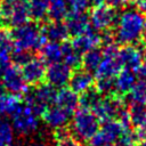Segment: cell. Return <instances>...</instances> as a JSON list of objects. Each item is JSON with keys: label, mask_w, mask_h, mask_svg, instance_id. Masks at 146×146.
<instances>
[{"label": "cell", "mask_w": 146, "mask_h": 146, "mask_svg": "<svg viewBox=\"0 0 146 146\" xmlns=\"http://www.w3.org/2000/svg\"><path fill=\"white\" fill-rule=\"evenodd\" d=\"M1 81L5 87V90L8 94L22 96L27 89V83L25 82L21 70L17 65H9L1 75Z\"/></svg>", "instance_id": "9"}, {"label": "cell", "mask_w": 146, "mask_h": 146, "mask_svg": "<svg viewBox=\"0 0 146 146\" xmlns=\"http://www.w3.org/2000/svg\"><path fill=\"white\" fill-rule=\"evenodd\" d=\"M100 120L90 110L80 108L74 112L71 124V133L79 141H89L99 129Z\"/></svg>", "instance_id": "4"}, {"label": "cell", "mask_w": 146, "mask_h": 146, "mask_svg": "<svg viewBox=\"0 0 146 146\" xmlns=\"http://www.w3.org/2000/svg\"><path fill=\"white\" fill-rule=\"evenodd\" d=\"M48 2L49 0H27L30 18L35 22L44 19L48 13Z\"/></svg>", "instance_id": "26"}, {"label": "cell", "mask_w": 146, "mask_h": 146, "mask_svg": "<svg viewBox=\"0 0 146 146\" xmlns=\"http://www.w3.org/2000/svg\"><path fill=\"white\" fill-rule=\"evenodd\" d=\"M46 63L38 57H31L25 64L22 65L21 72L27 84H39L44 79L46 74Z\"/></svg>", "instance_id": "11"}, {"label": "cell", "mask_w": 146, "mask_h": 146, "mask_svg": "<svg viewBox=\"0 0 146 146\" xmlns=\"http://www.w3.org/2000/svg\"><path fill=\"white\" fill-rule=\"evenodd\" d=\"M29 146H47V145H46V144H43V143H40V141H35V143L30 144Z\"/></svg>", "instance_id": "41"}, {"label": "cell", "mask_w": 146, "mask_h": 146, "mask_svg": "<svg viewBox=\"0 0 146 146\" xmlns=\"http://www.w3.org/2000/svg\"><path fill=\"white\" fill-rule=\"evenodd\" d=\"M135 146H146V139H141V141L137 143Z\"/></svg>", "instance_id": "43"}, {"label": "cell", "mask_w": 146, "mask_h": 146, "mask_svg": "<svg viewBox=\"0 0 146 146\" xmlns=\"http://www.w3.org/2000/svg\"><path fill=\"white\" fill-rule=\"evenodd\" d=\"M13 41L10 33L7 30H0V57L11 60Z\"/></svg>", "instance_id": "29"}, {"label": "cell", "mask_w": 146, "mask_h": 146, "mask_svg": "<svg viewBox=\"0 0 146 146\" xmlns=\"http://www.w3.org/2000/svg\"><path fill=\"white\" fill-rule=\"evenodd\" d=\"M5 87H3V84H2V81H1V79H0V95H2V94H5Z\"/></svg>", "instance_id": "42"}, {"label": "cell", "mask_w": 146, "mask_h": 146, "mask_svg": "<svg viewBox=\"0 0 146 146\" xmlns=\"http://www.w3.org/2000/svg\"><path fill=\"white\" fill-rule=\"evenodd\" d=\"M122 68L117 56H104L96 68L95 78L96 79H103V78H115L116 74Z\"/></svg>", "instance_id": "18"}, {"label": "cell", "mask_w": 146, "mask_h": 146, "mask_svg": "<svg viewBox=\"0 0 146 146\" xmlns=\"http://www.w3.org/2000/svg\"><path fill=\"white\" fill-rule=\"evenodd\" d=\"M117 59L123 68L136 71L143 64V51L135 44H125L119 49Z\"/></svg>", "instance_id": "12"}, {"label": "cell", "mask_w": 146, "mask_h": 146, "mask_svg": "<svg viewBox=\"0 0 146 146\" xmlns=\"http://www.w3.org/2000/svg\"><path fill=\"white\" fill-rule=\"evenodd\" d=\"M1 24H2V23H1V21H0V25H1Z\"/></svg>", "instance_id": "47"}, {"label": "cell", "mask_w": 146, "mask_h": 146, "mask_svg": "<svg viewBox=\"0 0 146 146\" xmlns=\"http://www.w3.org/2000/svg\"><path fill=\"white\" fill-rule=\"evenodd\" d=\"M124 128L116 119L104 121L97 132L90 138V146H103L108 143H114L119 139Z\"/></svg>", "instance_id": "7"}, {"label": "cell", "mask_w": 146, "mask_h": 146, "mask_svg": "<svg viewBox=\"0 0 146 146\" xmlns=\"http://www.w3.org/2000/svg\"><path fill=\"white\" fill-rule=\"evenodd\" d=\"M10 36L14 49L26 51L39 50L47 41L41 31V27L29 22L19 26H15L10 32Z\"/></svg>", "instance_id": "2"}, {"label": "cell", "mask_w": 146, "mask_h": 146, "mask_svg": "<svg viewBox=\"0 0 146 146\" xmlns=\"http://www.w3.org/2000/svg\"><path fill=\"white\" fill-rule=\"evenodd\" d=\"M68 14L66 0H49L47 17L50 21H63Z\"/></svg>", "instance_id": "25"}, {"label": "cell", "mask_w": 146, "mask_h": 146, "mask_svg": "<svg viewBox=\"0 0 146 146\" xmlns=\"http://www.w3.org/2000/svg\"><path fill=\"white\" fill-rule=\"evenodd\" d=\"M125 102L128 104H146V81L137 80L132 88L125 94Z\"/></svg>", "instance_id": "23"}, {"label": "cell", "mask_w": 146, "mask_h": 146, "mask_svg": "<svg viewBox=\"0 0 146 146\" xmlns=\"http://www.w3.org/2000/svg\"><path fill=\"white\" fill-rule=\"evenodd\" d=\"M124 108V103L116 95H107L102 97L98 104L92 108L95 115L103 121L116 119L120 112Z\"/></svg>", "instance_id": "8"}, {"label": "cell", "mask_w": 146, "mask_h": 146, "mask_svg": "<svg viewBox=\"0 0 146 146\" xmlns=\"http://www.w3.org/2000/svg\"><path fill=\"white\" fill-rule=\"evenodd\" d=\"M102 97H103V95L97 89H94L91 87L90 89H88L84 92L80 94V97H79V106L81 108H86V110L92 111V108L98 104V102L100 100Z\"/></svg>", "instance_id": "27"}, {"label": "cell", "mask_w": 146, "mask_h": 146, "mask_svg": "<svg viewBox=\"0 0 146 146\" xmlns=\"http://www.w3.org/2000/svg\"><path fill=\"white\" fill-rule=\"evenodd\" d=\"M102 58H103L102 49H99V47H95V48L86 51L84 54H82L81 65L83 66L84 70H87L90 73H92L98 67Z\"/></svg>", "instance_id": "24"}, {"label": "cell", "mask_w": 146, "mask_h": 146, "mask_svg": "<svg viewBox=\"0 0 146 146\" xmlns=\"http://www.w3.org/2000/svg\"><path fill=\"white\" fill-rule=\"evenodd\" d=\"M0 3H1V0H0Z\"/></svg>", "instance_id": "48"}, {"label": "cell", "mask_w": 146, "mask_h": 146, "mask_svg": "<svg viewBox=\"0 0 146 146\" xmlns=\"http://www.w3.org/2000/svg\"><path fill=\"white\" fill-rule=\"evenodd\" d=\"M10 57H11V60L15 63V65L22 66L23 64H25L32 57V54H31V51L21 50V49H14L13 48Z\"/></svg>", "instance_id": "33"}, {"label": "cell", "mask_w": 146, "mask_h": 146, "mask_svg": "<svg viewBox=\"0 0 146 146\" xmlns=\"http://www.w3.org/2000/svg\"><path fill=\"white\" fill-rule=\"evenodd\" d=\"M96 89L102 95H115L114 89V78H103L96 79Z\"/></svg>", "instance_id": "31"}, {"label": "cell", "mask_w": 146, "mask_h": 146, "mask_svg": "<svg viewBox=\"0 0 146 146\" xmlns=\"http://www.w3.org/2000/svg\"><path fill=\"white\" fill-rule=\"evenodd\" d=\"M7 146H14V145H13V144H9V145H7Z\"/></svg>", "instance_id": "46"}, {"label": "cell", "mask_w": 146, "mask_h": 146, "mask_svg": "<svg viewBox=\"0 0 146 146\" xmlns=\"http://www.w3.org/2000/svg\"><path fill=\"white\" fill-rule=\"evenodd\" d=\"M41 116H42L46 125L55 130V129H58L62 127H66L71 114H68L66 111H64L63 108H60L57 105H51L42 113Z\"/></svg>", "instance_id": "15"}, {"label": "cell", "mask_w": 146, "mask_h": 146, "mask_svg": "<svg viewBox=\"0 0 146 146\" xmlns=\"http://www.w3.org/2000/svg\"><path fill=\"white\" fill-rule=\"evenodd\" d=\"M65 19V26L67 29L68 35L76 36L83 32H86L90 27L89 16L86 11H68Z\"/></svg>", "instance_id": "13"}, {"label": "cell", "mask_w": 146, "mask_h": 146, "mask_svg": "<svg viewBox=\"0 0 146 146\" xmlns=\"http://www.w3.org/2000/svg\"><path fill=\"white\" fill-rule=\"evenodd\" d=\"M140 40H141L143 42H145V43H146V21H145V24H144V27H143V32H141Z\"/></svg>", "instance_id": "40"}, {"label": "cell", "mask_w": 146, "mask_h": 146, "mask_svg": "<svg viewBox=\"0 0 146 146\" xmlns=\"http://www.w3.org/2000/svg\"><path fill=\"white\" fill-rule=\"evenodd\" d=\"M41 31L48 41L63 42L68 36L67 29L62 21H50L41 27Z\"/></svg>", "instance_id": "19"}, {"label": "cell", "mask_w": 146, "mask_h": 146, "mask_svg": "<svg viewBox=\"0 0 146 146\" xmlns=\"http://www.w3.org/2000/svg\"><path fill=\"white\" fill-rule=\"evenodd\" d=\"M72 11H86L89 7V0H66Z\"/></svg>", "instance_id": "34"}, {"label": "cell", "mask_w": 146, "mask_h": 146, "mask_svg": "<svg viewBox=\"0 0 146 146\" xmlns=\"http://www.w3.org/2000/svg\"><path fill=\"white\" fill-rule=\"evenodd\" d=\"M41 59L47 64H52L62 60V46L60 42L46 41L43 46L39 49Z\"/></svg>", "instance_id": "21"}, {"label": "cell", "mask_w": 146, "mask_h": 146, "mask_svg": "<svg viewBox=\"0 0 146 146\" xmlns=\"http://www.w3.org/2000/svg\"><path fill=\"white\" fill-rule=\"evenodd\" d=\"M14 140V129L7 120L0 119V146H7Z\"/></svg>", "instance_id": "30"}, {"label": "cell", "mask_w": 146, "mask_h": 146, "mask_svg": "<svg viewBox=\"0 0 146 146\" xmlns=\"http://www.w3.org/2000/svg\"><path fill=\"white\" fill-rule=\"evenodd\" d=\"M94 83H95L94 75L84 68L83 70L76 68V71L74 73L72 72V75H71L70 81H68L70 88L76 94L84 92L86 90L90 89L94 86Z\"/></svg>", "instance_id": "17"}, {"label": "cell", "mask_w": 146, "mask_h": 146, "mask_svg": "<svg viewBox=\"0 0 146 146\" xmlns=\"http://www.w3.org/2000/svg\"><path fill=\"white\" fill-rule=\"evenodd\" d=\"M143 62H144L145 65H146V49H145V51L143 52Z\"/></svg>", "instance_id": "45"}, {"label": "cell", "mask_w": 146, "mask_h": 146, "mask_svg": "<svg viewBox=\"0 0 146 146\" xmlns=\"http://www.w3.org/2000/svg\"><path fill=\"white\" fill-rule=\"evenodd\" d=\"M136 132H137V136H138L139 139H146V122L141 127L137 128Z\"/></svg>", "instance_id": "38"}, {"label": "cell", "mask_w": 146, "mask_h": 146, "mask_svg": "<svg viewBox=\"0 0 146 146\" xmlns=\"http://www.w3.org/2000/svg\"><path fill=\"white\" fill-rule=\"evenodd\" d=\"M72 75V68L68 67L63 62H56L49 64L46 68L44 79L47 83L51 84L55 88H63L68 84L70 78Z\"/></svg>", "instance_id": "10"}, {"label": "cell", "mask_w": 146, "mask_h": 146, "mask_svg": "<svg viewBox=\"0 0 146 146\" xmlns=\"http://www.w3.org/2000/svg\"><path fill=\"white\" fill-rule=\"evenodd\" d=\"M62 46V60L71 68H79L81 66V57L82 55L79 54L71 42L66 40L60 42Z\"/></svg>", "instance_id": "22"}, {"label": "cell", "mask_w": 146, "mask_h": 146, "mask_svg": "<svg viewBox=\"0 0 146 146\" xmlns=\"http://www.w3.org/2000/svg\"><path fill=\"white\" fill-rule=\"evenodd\" d=\"M116 18L117 14L115 8L105 3L95 6L89 15V22L91 27L98 32L110 30L113 25H115Z\"/></svg>", "instance_id": "6"}, {"label": "cell", "mask_w": 146, "mask_h": 146, "mask_svg": "<svg viewBox=\"0 0 146 146\" xmlns=\"http://www.w3.org/2000/svg\"><path fill=\"white\" fill-rule=\"evenodd\" d=\"M103 146H120V144L119 143H108V144H105V145H103Z\"/></svg>", "instance_id": "44"}, {"label": "cell", "mask_w": 146, "mask_h": 146, "mask_svg": "<svg viewBox=\"0 0 146 146\" xmlns=\"http://www.w3.org/2000/svg\"><path fill=\"white\" fill-rule=\"evenodd\" d=\"M108 2L110 6H112L115 9H120V8H125L129 3L132 2V0H106Z\"/></svg>", "instance_id": "36"}, {"label": "cell", "mask_w": 146, "mask_h": 146, "mask_svg": "<svg viewBox=\"0 0 146 146\" xmlns=\"http://www.w3.org/2000/svg\"><path fill=\"white\" fill-rule=\"evenodd\" d=\"M136 5V8L139 9L141 13L146 14V0H132Z\"/></svg>", "instance_id": "37"}, {"label": "cell", "mask_w": 146, "mask_h": 146, "mask_svg": "<svg viewBox=\"0 0 146 146\" xmlns=\"http://www.w3.org/2000/svg\"><path fill=\"white\" fill-rule=\"evenodd\" d=\"M138 139L139 138L137 136V132L132 131L130 128V129H124L117 140L120 146H135L138 143Z\"/></svg>", "instance_id": "32"}, {"label": "cell", "mask_w": 146, "mask_h": 146, "mask_svg": "<svg viewBox=\"0 0 146 146\" xmlns=\"http://www.w3.org/2000/svg\"><path fill=\"white\" fill-rule=\"evenodd\" d=\"M56 146H82V145H81V143L78 139H75L71 135V136L65 137L63 139L56 140Z\"/></svg>", "instance_id": "35"}, {"label": "cell", "mask_w": 146, "mask_h": 146, "mask_svg": "<svg viewBox=\"0 0 146 146\" xmlns=\"http://www.w3.org/2000/svg\"><path fill=\"white\" fill-rule=\"evenodd\" d=\"M39 115H36L27 105L22 106L11 115V127L14 132L26 136L33 133L39 128Z\"/></svg>", "instance_id": "5"}, {"label": "cell", "mask_w": 146, "mask_h": 146, "mask_svg": "<svg viewBox=\"0 0 146 146\" xmlns=\"http://www.w3.org/2000/svg\"><path fill=\"white\" fill-rule=\"evenodd\" d=\"M72 46L74 47V49L79 52V54H84L86 51L98 47L100 44V34L98 33V31L94 30L91 26L83 33L73 36L72 40Z\"/></svg>", "instance_id": "14"}, {"label": "cell", "mask_w": 146, "mask_h": 146, "mask_svg": "<svg viewBox=\"0 0 146 146\" xmlns=\"http://www.w3.org/2000/svg\"><path fill=\"white\" fill-rule=\"evenodd\" d=\"M146 17L137 8L124 9L116 18L115 31L113 33L114 40L123 46L135 44L140 40L143 27Z\"/></svg>", "instance_id": "1"}, {"label": "cell", "mask_w": 146, "mask_h": 146, "mask_svg": "<svg viewBox=\"0 0 146 146\" xmlns=\"http://www.w3.org/2000/svg\"><path fill=\"white\" fill-rule=\"evenodd\" d=\"M137 76L135 71L129 68L120 70V72L114 78V89L115 95H125L129 92V90L132 88V86L136 83Z\"/></svg>", "instance_id": "20"}, {"label": "cell", "mask_w": 146, "mask_h": 146, "mask_svg": "<svg viewBox=\"0 0 146 146\" xmlns=\"http://www.w3.org/2000/svg\"><path fill=\"white\" fill-rule=\"evenodd\" d=\"M130 124L135 128L141 127L146 122V106L141 104H131L128 110Z\"/></svg>", "instance_id": "28"}, {"label": "cell", "mask_w": 146, "mask_h": 146, "mask_svg": "<svg viewBox=\"0 0 146 146\" xmlns=\"http://www.w3.org/2000/svg\"><path fill=\"white\" fill-rule=\"evenodd\" d=\"M105 2H106V0H89V5H91L92 7L103 5V3H105Z\"/></svg>", "instance_id": "39"}, {"label": "cell", "mask_w": 146, "mask_h": 146, "mask_svg": "<svg viewBox=\"0 0 146 146\" xmlns=\"http://www.w3.org/2000/svg\"><path fill=\"white\" fill-rule=\"evenodd\" d=\"M55 105L59 106L72 115L79 107V96L71 88H59V91H57L56 94Z\"/></svg>", "instance_id": "16"}, {"label": "cell", "mask_w": 146, "mask_h": 146, "mask_svg": "<svg viewBox=\"0 0 146 146\" xmlns=\"http://www.w3.org/2000/svg\"><path fill=\"white\" fill-rule=\"evenodd\" d=\"M56 88L49 83H39L34 88H27L23 96L24 104L27 105L36 115H42V113L51 105L55 104L56 99Z\"/></svg>", "instance_id": "3"}]
</instances>
